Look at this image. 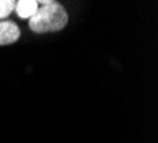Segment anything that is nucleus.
Returning a JSON list of instances; mask_svg holds the SVG:
<instances>
[{
    "mask_svg": "<svg viewBox=\"0 0 158 143\" xmlns=\"http://www.w3.org/2000/svg\"><path fill=\"white\" fill-rule=\"evenodd\" d=\"M39 9L29 19V27L36 33H48L59 32L64 29L69 23V15L60 3L46 0L37 2Z\"/></svg>",
    "mask_w": 158,
    "mask_h": 143,
    "instance_id": "obj_1",
    "label": "nucleus"
},
{
    "mask_svg": "<svg viewBox=\"0 0 158 143\" xmlns=\"http://www.w3.org/2000/svg\"><path fill=\"white\" fill-rule=\"evenodd\" d=\"M39 9V3L36 0H20L16 2V13L20 19H30Z\"/></svg>",
    "mask_w": 158,
    "mask_h": 143,
    "instance_id": "obj_3",
    "label": "nucleus"
},
{
    "mask_svg": "<svg viewBox=\"0 0 158 143\" xmlns=\"http://www.w3.org/2000/svg\"><path fill=\"white\" fill-rule=\"evenodd\" d=\"M16 7L15 0H0V20L6 19Z\"/></svg>",
    "mask_w": 158,
    "mask_h": 143,
    "instance_id": "obj_4",
    "label": "nucleus"
},
{
    "mask_svg": "<svg viewBox=\"0 0 158 143\" xmlns=\"http://www.w3.org/2000/svg\"><path fill=\"white\" fill-rule=\"evenodd\" d=\"M20 37V29L15 22L0 20V46L11 44Z\"/></svg>",
    "mask_w": 158,
    "mask_h": 143,
    "instance_id": "obj_2",
    "label": "nucleus"
}]
</instances>
